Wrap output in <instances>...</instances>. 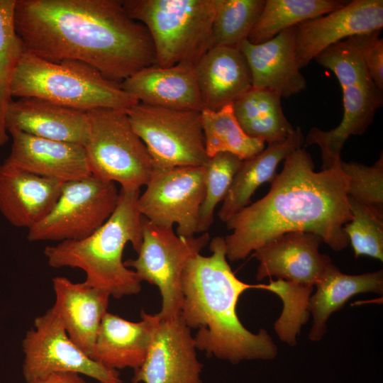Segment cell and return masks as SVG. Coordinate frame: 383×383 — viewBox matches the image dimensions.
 <instances>
[{"label": "cell", "mask_w": 383, "mask_h": 383, "mask_svg": "<svg viewBox=\"0 0 383 383\" xmlns=\"http://www.w3.org/2000/svg\"><path fill=\"white\" fill-rule=\"evenodd\" d=\"M14 26L25 49L52 62L75 60L121 84L155 65L146 27L119 0H16Z\"/></svg>", "instance_id": "1"}, {"label": "cell", "mask_w": 383, "mask_h": 383, "mask_svg": "<svg viewBox=\"0 0 383 383\" xmlns=\"http://www.w3.org/2000/svg\"><path fill=\"white\" fill-rule=\"evenodd\" d=\"M340 164L316 172L305 148L290 153L281 172L271 182L269 192L226 223L232 231L224 238L227 258L245 259L291 231L315 233L335 251L346 248L349 238L344 225L352 214L348 199V177Z\"/></svg>", "instance_id": "2"}, {"label": "cell", "mask_w": 383, "mask_h": 383, "mask_svg": "<svg viewBox=\"0 0 383 383\" xmlns=\"http://www.w3.org/2000/svg\"><path fill=\"white\" fill-rule=\"evenodd\" d=\"M209 249V256L193 257L182 277L184 299L179 315L190 329H198L194 337L196 349L232 363L274 358L277 348L267 332L261 328L251 333L236 313L245 291H270V285L248 284L236 277L226 260L223 237L213 238Z\"/></svg>", "instance_id": "3"}, {"label": "cell", "mask_w": 383, "mask_h": 383, "mask_svg": "<svg viewBox=\"0 0 383 383\" xmlns=\"http://www.w3.org/2000/svg\"><path fill=\"white\" fill-rule=\"evenodd\" d=\"M140 189L121 188L116 209L90 235L77 240L48 245L44 255L54 268H79L84 282L120 299L138 294L141 282L123 261L127 243L138 252L143 240V216L138 209Z\"/></svg>", "instance_id": "4"}, {"label": "cell", "mask_w": 383, "mask_h": 383, "mask_svg": "<svg viewBox=\"0 0 383 383\" xmlns=\"http://www.w3.org/2000/svg\"><path fill=\"white\" fill-rule=\"evenodd\" d=\"M12 98L35 97L87 111L109 108L126 111L138 101L121 84L79 61L52 62L25 49L15 71Z\"/></svg>", "instance_id": "5"}, {"label": "cell", "mask_w": 383, "mask_h": 383, "mask_svg": "<svg viewBox=\"0 0 383 383\" xmlns=\"http://www.w3.org/2000/svg\"><path fill=\"white\" fill-rule=\"evenodd\" d=\"M133 18L148 29L155 65L195 66L211 48L217 0H122Z\"/></svg>", "instance_id": "6"}, {"label": "cell", "mask_w": 383, "mask_h": 383, "mask_svg": "<svg viewBox=\"0 0 383 383\" xmlns=\"http://www.w3.org/2000/svg\"><path fill=\"white\" fill-rule=\"evenodd\" d=\"M331 70L343 91V117L330 131L312 127L304 142L316 144L321 151L323 170L340 164L343 146L350 135L363 134L382 106L383 94L371 79L359 50L347 40L335 43L315 58Z\"/></svg>", "instance_id": "7"}, {"label": "cell", "mask_w": 383, "mask_h": 383, "mask_svg": "<svg viewBox=\"0 0 383 383\" xmlns=\"http://www.w3.org/2000/svg\"><path fill=\"white\" fill-rule=\"evenodd\" d=\"M89 136L85 148L91 174L121 188L138 189L152 177L155 167L125 111L99 108L87 111Z\"/></svg>", "instance_id": "8"}, {"label": "cell", "mask_w": 383, "mask_h": 383, "mask_svg": "<svg viewBox=\"0 0 383 383\" xmlns=\"http://www.w3.org/2000/svg\"><path fill=\"white\" fill-rule=\"evenodd\" d=\"M131 126L145 145L155 167L204 166L205 148L201 111L138 102L127 110Z\"/></svg>", "instance_id": "9"}, {"label": "cell", "mask_w": 383, "mask_h": 383, "mask_svg": "<svg viewBox=\"0 0 383 383\" xmlns=\"http://www.w3.org/2000/svg\"><path fill=\"white\" fill-rule=\"evenodd\" d=\"M207 232L182 237L172 228L156 226L143 216V240L135 259L124 262L140 282L158 287L162 306L157 316L168 319L178 316L183 304L182 277L189 261L209 243Z\"/></svg>", "instance_id": "10"}, {"label": "cell", "mask_w": 383, "mask_h": 383, "mask_svg": "<svg viewBox=\"0 0 383 383\" xmlns=\"http://www.w3.org/2000/svg\"><path fill=\"white\" fill-rule=\"evenodd\" d=\"M119 191L116 183L93 175L64 182L49 213L28 229L30 242L83 239L100 228L114 211Z\"/></svg>", "instance_id": "11"}, {"label": "cell", "mask_w": 383, "mask_h": 383, "mask_svg": "<svg viewBox=\"0 0 383 383\" xmlns=\"http://www.w3.org/2000/svg\"><path fill=\"white\" fill-rule=\"evenodd\" d=\"M205 195L204 166L156 169L138 198L140 214L167 228L177 225V235L192 237L199 229V213Z\"/></svg>", "instance_id": "12"}, {"label": "cell", "mask_w": 383, "mask_h": 383, "mask_svg": "<svg viewBox=\"0 0 383 383\" xmlns=\"http://www.w3.org/2000/svg\"><path fill=\"white\" fill-rule=\"evenodd\" d=\"M22 348L23 376L27 383L62 372L84 374L100 383L121 382L117 370L107 369L90 358L70 338L51 308L35 317Z\"/></svg>", "instance_id": "13"}, {"label": "cell", "mask_w": 383, "mask_h": 383, "mask_svg": "<svg viewBox=\"0 0 383 383\" xmlns=\"http://www.w3.org/2000/svg\"><path fill=\"white\" fill-rule=\"evenodd\" d=\"M191 329L179 314L157 323L146 355L134 370L132 383H201Z\"/></svg>", "instance_id": "14"}, {"label": "cell", "mask_w": 383, "mask_h": 383, "mask_svg": "<svg viewBox=\"0 0 383 383\" xmlns=\"http://www.w3.org/2000/svg\"><path fill=\"white\" fill-rule=\"evenodd\" d=\"M322 238L313 233H285L254 251L259 261L256 279L276 277L311 293L331 258L319 252Z\"/></svg>", "instance_id": "15"}, {"label": "cell", "mask_w": 383, "mask_h": 383, "mask_svg": "<svg viewBox=\"0 0 383 383\" xmlns=\"http://www.w3.org/2000/svg\"><path fill=\"white\" fill-rule=\"evenodd\" d=\"M382 0H353L326 15L294 26L296 59L300 69L321 52L351 36L381 30Z\"/></svg>", "instance_id": "16"}, {"label": "cell", "mask_w": 383, "mask_h": 383, "mask_svg": "<svg viewBox=\"0 0 383 383\" xmlns=\"http://www.w3.org/2000/svg\"><path fill=\"white\" fill-rule=\"evenodd\" d=\"M6 162L37 175L67 182L91 175L83 145L34 136L18 130Z\"/></svg>", "instance_id": "17"}, {"label": "cell", "mask_w": 383, "mask_h": 383, "mask_svg": "<svg viewBox=\"0 0 383 383\" xmlns=\"http://www.w3.org/2000/svg\"><path fill=\"white\" fill-rule=\"evenodd\" d=\"M238 48L248 63L253 89L287 98L306 88L296 59L294 27L262 43L252 44L245 40Z\"/></svg>", "instance_id": "18"}, {"label": "cell", "mask_w": 383, "mask_h": 383, "mask_svg": "<svg viewBox=\"0 0 383 383\" xmlns=\"http://www.w3.org/2000/svg\"><path fill=\"white\" fill-rule=\"evenodd\" d=\"M63 183L4 161L0 165V213L12 226L28 230L53 207Z\"/></svg>", "instance_id": "19"}, {"label": "cell", "mask_w": 383, "mask_h": 383, "mask_svg": "<svg viewBox=\"0 0 383 383\" xmlns=\"http://www.w3.org/2000/svg\"><path fill=\"white\" fill-rule=\"evenodd\" d=\"M7 131L21 132L84 146L89 136L87 111L35 97L12 100L6 116Z\"/></svg>", "instance_id": "20"}, {"label": "cell", "mask_w": 383, "mask_h": 383, "mask_svg": "<svg viewBox=\"0 0 383 383\" xmlns=\"http://www.w3.org/2000/svg\"><path fill=\"white\" fill-rule=\"evenodd\" d=\"M52 287L55 301L51 309L70 338L90 357L110 294L84 282L75 283L61 276L52 279Z\"/></svg>", "instance_id": "21"}, {"label": "cell", "mask_w": 383, "mask_h": 383, "mask_svg": "<svg viewBox=\"0 0 383 383\" xmlns=\"http://www.w3.org/2000/svg\"><path fill=\"white\" fill-rule=\"evenodd\" d=\"M121 87L144 104L175 109L204 110L195 67L191 65L150 66L125 79Z\"/></svg>", "instance_id": "22"}, {"label": "cell", "mask_w": 383, "mask_h": 383, "mask_svg": "<svg viewBox=\"0 0 383 383\" xmlns=\"http://www.w3.org/2000/svg\"><path fill=\"white\" fill-rule=\"evenodd\" d=\"M159 321L157 314L142 312L141 320L133 322L107 312L90 357L109 370L138 369L146 357Z\"/></svg>", "instance_id": "23"}, {"label": "cell", "mask_w": 383, "mask_h": 383, "mask_svg": "<svg viewBox=\"0 0 383 383\" xmlns=\"http://www.w3.org/2000/svg\"><path fill=\"white\" fill-rule=\"evenodd\" d=\"M194 67L204 109L218 111L252 89L248 63L239 48H211Z\"/></svg>", "instance_id": "24"}, {"label": "cell", "mask_w": 383, "mask_h": 383, "mask_svg": "<svg viewBox=\"0 0 383 383\" xmlns=\"http://www.w3.org/2000/svg\"><path fill=\"white\" fill-rule=\"evenodd\" d=\"M304 136L301 128L294 129L284 140L269 144L261 152L243 160L218 212L219 219L226 223L251 203L256 189L265 182H272L277 176L278 165L292 152L302 148Z\"/></svg>", "instance_id": "25"}, {"label": "cell", "mask_w": 383, "mask_h": 383, "mask_svg": "<svg viewBox=\"0 0 383 383\" xmlns=\"http://www.w3.org/2000/svg\"><path fill=\"white\" fill-rule=\"evenodd\" d=\"M316 291L309 298L308 312L313 316L309 333L312 341H319L326 332V321L332 313L340 309L352 296L365 292H383V272L362 274H343L332 262L316 284Z\"/></svg>", "instance_id": "26"}, {"label": "cell", "mask_w": 383, "mask_h": 383, "mask_svg": "<svg viewBox=\"0 0 383 383\" xmlns=\"http://www.w3.org/2000/svg\"><path fill=\"white\" fill-rule=\"evenodd\" d=\"M233 108L245 134L268 145L284 140L294 129L283 113L281 98L271 91L252 88Z\"/></svg>", "instance_id": "27"}, {"label": "cell", "mask_w": 383, "mask_h": 383, "mask_svg": "<svg viewBox=\"0 0 383 383\" xmlns=\"http://www.w3.org/2000/svg\"><path fill=\"white\" fill-rule=\"evenodd\" d=\"M348 2L340 0H265L262 13L248 40L252 44L265 43L287 28L340 9Z\"/></svg>", "instance_id": "28"}, {"label": "cell", "mask_w": 383, "mask_h": 383, "mask_svg": "<svg viewBox=\"0 0 383 383\" xmlns=\"http://www.w3.org/2000/svg\"><path fill=\"white\" fill-rule=\"evenodd\" d=\"M201 117L208 157L229 152L243 160L265 149L263 141L252 138L243 131L235 116L233 104L218 111L204 109Z\"/></svg>", "instance_id": "29"}, {"label": "cell", "mask_w": 383, "mask_h": 383, "mask_svg": "<svg viewBox=\"0 0 383 383\" xmlns=\"http://www.w3.org/2000/svg\"><path fill=\"white\" fill-rule=\"evenodd\" d=\"M15 5L16 0H0V147L4 145L9 138L6 116L13 100L11 87L15 71L25 51L14 26Z\"/></svg>", "instance_id": "30"}, {"label": "cell", "mask_w": 383, "mask_h": 383, "mask_svg": "<svg viewBox=\"0 0 383 383\" xmlns=\"http://www.w3.org/2000/svg\"><path fill=\"white\" fill-rule=\"evenodd\" d=\"M265 0H217L211 48H238L257 23Z\"/></svg>", "instance_id": "31"}, {"label": "cell", "mask_w": 383, "mask_h": 383, "mask_svg": "<svg viewBox=\"0 0 383 383\" xmlns=\"http://www.w3.org/2000/svg\"><path fill=\"white\" fill-rule=\"evenodd\" d=\"M242 160L229 152L209 157L205 164V195L199 213L200 233H206L213 222L214 210L223 201Z\"/></svg>", "instance_id": "32"}, {"label": "cell", "mask_w": 383, "mask_h": 383, "mask_svg": "<svg viewBox=\"0 0 383 383\" xmlns=\"http://www.w3.org/2000/svg\"><path fill=\"white\" fill-rule=\"evenodd\" d=\"M351 220L344 231L355 257L367 255L383 261V219L370 208L348 196Z\"/></svg>", "instance_id": "33"}, {"label": "cell", "mask_w": 383, "mask_h": 383, "mask_svg": "<svg viewBox=\"0 0 383 383\" xmlns=\"http://www.w3.org/2000/svg\"><path fill=\"white\" fill-rule=\"evenodd\" d=\"M348 177V196L370 208L383 219V155L372 165L341 161Z\"/></svg>", "instance_id": "34"}, {"label": "cell", "mask_w": 383, "mask_h": 383, "mask_svg": "<svg viewBox=\"0 0 383 383\" xmlns=\"http://www.w3.org/2000/svg\"><path fill=\"white\" fill-rule=\"evenodd\" d=\"M380 33L376 30L345 40L359 50L371 79L383 91V39L379 37Z\"/></svg>", "instance_id": "35"}, {"label": "cell", "mask_w": 383, "mask_h": 383, "mask_svg": "<svg viewBox=\"0 0 383 383\" xmlns=\"http://www.w3.org/2000/svg\"><path fill=\"white\" fill-rule=\"evenodd\" d=\"M34 383H87L81 374L72 372L52 373Z\"/></svg>", "instance_id": "36"}, {"label": "cell", "mask_w": 383, "mask_h": 383, "mask_svg": "<svg viewBox=\"0 0 383 383\" xmlns=\"http://www.w3.org/2000/svg\"><path fill=\"white\" fill-rule=\"evenodd\" d=\"M101 383H122L121 382H101Z\"/></svg>", "instance_id": "37"}]
</instances>
